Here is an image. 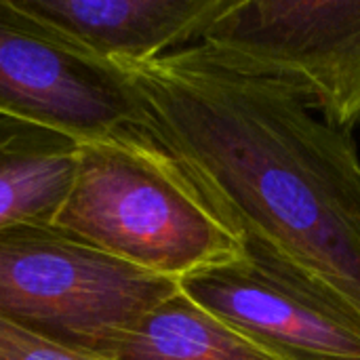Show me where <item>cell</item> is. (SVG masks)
<instances>
[{
	"instance_id": "6da1fadb",
	"label": "cell",
	"mask_w": 360,
	"mask_h": 360,
	"mask_svg": "<svg viewBox=\"0 0 360 360\" xmlns=\"http://www.w3.org/2000/svg\"><path fill=\"white\" fill-rule=\"evenodd\" d=\"M143 133L192 177L243 245L360 316V158L285 82L232 70L198 44L120 63Z\"/></svg>"
},
{
	"instance_id": "7a4b0ae2",
	"label": "cell",
	"mask_w": 360,
	"mask_h": 360,
	"mask_svg": "<svg viewBox=\"0 0 360 360\" xmlns=\"http://www.w3.org/2000/svg\"><path fill=\"white\" fill-rule=\"evenodd\" d=\"M51 226L177 283L243 253L240 238L186 169L143 131L80 143Z\"/></svg>"
},
{
	"instance_id": "3957f363",
	"label": "cell",
	"mask_w": 360,
	"mask_h": 360,
	"mask_svg": "<svg viewBox=\"0 0 360 360\" xmlns=\"http://www.w3.org/2000/svg\"><path fill=\"white\" fill-rule=\"evenodd\" d=\"M177 281L143 272L53 226L0 230V319L61 348L112 359Z\"/></svg>"
},
{
	"instance_id": "277c9868",
	"label": "cell",
	"mask_w": 360,
	"mask_h": 360,
	"mask_svg": "<svg viewBox=\"0 0 360 360\" xmlns=\"http://www.w3.org/2000/svg\"><path fill=\"white\" fill-rule=\"evenodd\" d=\"M295 89L329 124H360V0H228L196 42Z\"/></svg>"
},
{
	"instance_id": "5b68a950",
	"label": "cell",
	"mask_w": 360,
	"mask_h": 360,
	"mask_svg": "<svg viewBox=\"0 0 360 360\" xmlns=\"http://www.w3.org/2000/svg\"><path fill=\"white\" fill-rule=\"evenodd\" d=\"M0 114L76 141L143 131L131 74L0 0Z\"/></svg>"
},
{
	"instance_id": "8992f818",
	"label": "cell",
	"mask_w": 360,
	"mask_h": 360,
	"mask_svg": "<svg viewBox=\"0 0 360 360\" xmlns=\"http://www.w3.org/2000/svg\"><path fill=\"white\" fill-rule=\"evenodd\" d=\"M177 285L276 360H360V316L257 249Z\"/></svg>"
},
{
	"instance_id": "52a82bcc",
	"label": "cell",
	"mask_w": 360,
	"mask_h": 360,
	"mask_svg": "<svg viewBox=\"0 0 360 360\" xmlns=\"http://www.w3.org/2000/svg\"><path fill=\"white\" fill-rule=\"evenodd\" d=\"M228 0H13L27 17L110 63H146L198 42Z\"/></svg>"
},
{
	"instance_id": "ba28073f",
	"label": "cell",
	"mask_w": 360,
	"mask_h": 360,
	"mask_svg": "<svg viewBox=\"0 0 360 360\" xmlns=\"http://www.w3.org/2000/svg\"><path fill=\"white\" fill-rule=\"evenodd\" d=\"M80 141L0 114V230L51 226L78 165Z\"/></svg>"
},
{
	"instance_id": "9c48e42d",
	"label": "cell",
	"mask_w": 360,
	"mask_h": 360,
	"mask_svg": "<svg viewBox=\"0 0 360 360\" xmlns=\"http://www.w3.org/2000/svg\"><path fill=\"white\" fill-rule=\"evenodd\" d=\"M110 360H276L181 291L150 310Z\"/></svg>"
},
{
	"instance_id": "30bf717a",
	"label": "cell",
	"mask_w": 360,
	"mask_h": 360,
	"mask_svg": "<svg viewBox=\"0 0 360 360\" xmlns=\"http://www.w3.org/2000/svg\"><path fill=\"white\" fill-rule=\"evenodd\" d=\"M0 360H108L40 340L0 319Z\"/></svg>"
}]
</instances>
